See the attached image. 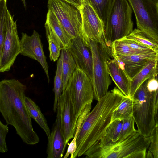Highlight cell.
<instances>
[{
	"label": "cell",
	"mask_w": 158,
	"mask_h": 158,
	"mask_svg": "<svg viewBox=\"0 0 158 158\" xmlns=\"http://www.w3.org/2000/svg\"><path fill=\"white\" fill-rule=\"evenodd\" d=\"M26 89L25 85L15 79L0 81V113L6 124L14 127L23 142L34 145L39 142V138L25 104Z\"/></svg>",
	"instance_id": "1"
},
{
	"label": "cell",
	"mask_w": 158,
	"mask_h": 158,
	"mask_svg": "<svg viewBox=\"0 0 158 158\" xmlns=\"http://www.w3.org/2000/svg\"><path fill=\"white\" fill-rule=\"evenodd\" d=\"M125 96L115 87L98 101L83 121L76 139L77 148L73 158L80 157L104 135L111 123L113 111Z\"/></svg>",
	"instance_id": "2"
},
{
	"label": "cell",
	"mask_w": 158,
	"mask_h": 158,
	"mask_svg": "<svg viewBox=\"0 0 158 158\" xmlns=\"http://www.w3.org/2000/svg\"><path fill=\"white\" fill-rule=\"evenodd\" d=\"M150 144L149 137L138 131L119 141L104 144L97 141L84 153L89 158H145Z\"/></svg>",
	"instance_id": "3"
},
{
	"label": "cell",
	"mask_w": 158,
	"mask_h": 158,
	"mask_svg": "<svg viewBox=\"0 0 158 158\" xmlns=\"http://www.w3.org/2000/svg\"><path fill=\"white\" fill-rule=\"evenodd\" d=\"M147 80L137 89L132 98V116L136 123L137 131L141 135L149 137L156 125L155 112L158 90L150 92L147 89Z\"/></svg>",
	"instance_id": "4"
},
{
	"label": "cell",
	"mask_w": 158,
	"mask_h": 158,
	"mask_svg": "<svg viewBox=\"0 0 158 158\" xmlns=\"http://www.w3.org/2000/svg\"><path fill=\"white\" fill-rule=\"evenodd\" d=\"M132 10L127 0H113L106 18L105 36L107 45L129 35L133 30Z\"/></svg>",
	"instance_id": "5"
},
{
	"label": "cell",
	"mask_w": 158,
	"mask_h": 158,
	"mask_svg": "<svg viewBox=\"0 0 158 158\" xmlns=\"http://www.w3.org/2000/svg\"><path fill=\"white\" fill-rule=\"evenodd\" d=\"M92 58L93 78L92 84L94 98L98 101L108 91L111 83L107 68L108 59L112 58L110 48L100 44L91 41L89 44Z\"/></svg>",
	"instance_id": "6"
},
{
	"label": "cell",
	"mask_w": 158,
	"mask_h": 158,
	"mask_svg": "<svg viewBox=\"0 0 158 158\" xmlns=\"http://www.w3.org/2000/svg\"><path fill=\"white\" fill-rule=\"evenodd\" d=\"M80 2L79 10L82 19L80 36L84 44L89 47V43L94 41L108 47L106 43L103 21L89 0H80Z\"/></svg>",
	"instance_id": "7"
},
{
	"label": "cell",
	"mask_w": 158,
	"mask_h": 158,
	"mask_svg": "<svg viewBox=\"0 0 158 158\" xmlns=\"http://www.w3.org/2000/svg\"><path fill=\"white\" fill-rule=\"evenodd\" d=\"M127 1L134 13L137 28L158 41V0Z\"/></svg>",
	"instance_id": "8"
},
{
	"label": "cell",
	"mask_w": 158,
	"mask_h": 158,
	"mask_svg": "<svg viewBox=\"0 0 158 158\" xmlns=\"http://www.w3.org/2000/svg\"><path fill=\"white\" fill-rule=\"evenodd\" d=\"M48 8L55 15L71 39L80 36L82 19L77 8L64 0H48Z\"/></svg>",
	"instance_id": "9"
},
{
	"label": "cell",
	"mask_w": 158,
	"mask_h": 158,
	"mask_svg": "<svg viewBox=\"0 0 158 158\" xmlns=\"http://www.w3.org/2000/svg\"><path fill=\"white\" fill-rule=\"evenodd\" d=\"M66 87L73 97L77 118L86 105L91 104L94 99L91 81L85 72L77 68L70 77Z\"/></svg>",
	"instance_id": "10"
},
{
	"label": "cell",
	"mask_w": 158,
	"mask_h": 158,
	"mask_svg": "<svg viewBox=\"0 0 158 158\" xmlns=\"http://www.w3.org/2000/svg\"><path fill=\"white\" fill-rule=\"evenodd\" d=\"M14 16L9 12L0 62V72L10 70L17 56L21 52L20 40Z\"/></svg>",
	"instance_id": "11"
},
{
	"label": "cell",
	"mask_w": 158,
	"mask_h": 158,
	"mask_svg": "<svg viewBox=\"0 0 158 158\" xmlns=\"http://www.w3.org/2000/svg\"><path fill=\"white\" fill-rule=\"evenodd\" d=\"M57 107L60 110L63 133L67 145L69 140L74 137L77 119L73 97L67 87L62 92Z\"/></svg>",
	"instance_id": "12"
},
{
	"label": "cell",
	"mask_w": 158,
	"mask_h": 158,
	"mask_svg": "<svg viewBox=\"0 0 158 158\" xmlns=\"http://www.w3.org/2000/svg\"><path fill=\"white\" fill-rule=\"evenodd\" d=\"M20 45V54L38 61L44 70L49 82L48 66L39 33L35 30L31 36L22 33Z\"/></svg>",
	"instance_id": "13"
},
{
	"label": "cell",
	"mask_w": 158,
	"mask_h": 158,
	"mask_svg": "<svg viewBox=\"0 0 158 158\" xmlns=\"http://www.w3.org/2000/svg\"><path fill=\"white\" fill-rule=\"evenodd\" d=\"M72 55L77 68L85 72L91 81L93 78L92 58L90 49L80 37L72 39L66 48Z\"/></svg>",
	"instance_id": "14"
},
{
	"label": "cell",
	"mask_w": 158,
	"mask_h": 158,
	"mask_svg": "<svg viewBox=\"0 0 158 158\" xmlns=\"http://www.w3.org/2000/svg\"><path fill=\"white\" fill-rule=\"evenodd\" d=\"M112 57L131 79L148 64L158 60V52Z\"/></svg>",
	"instance_id": "15"
},
{
	"label": "cell",
	"mask_w": 158,
	"mask_h": 158,
	"mask_svg": "<svg viewBox=\"0 0 158 158\" xmlns=\"http://www.w3.org/2000/svg\"><path fill=\"white\" fill-rule=\"evenodd\" d=\"M56 118L48 138L46 149L48 158H61L66 148L63 133L60 110L57 107Z\"/></svg>",
	"instance_id": "16"
},
{
	"label": "cell",
	"mask_w": 158,
	"mask_h": 158,
	"mask_svg": "<svg viewBox=\"0 0 158 158\" xmlns=\"http://www.w3.org/2000/svg\"><path fill=\"white\" fill-rule=\"evenodd\" d=\"M111 58H109L106 63L108 73L117 88L128 97L131 79L116 60Z\"/></svg>",
	"instance_id": "17"
},
{
	"label": "cell",
	"mask_w": 158,
	"mask_h": 158,
	"mask_svg": "<svg viewBox=\"0 0 158 158\" xmlns=\"http://www.w3.org/2000/svg\"><path fill=\"white\" fill-rule=\"evenodd\" d=\"M45 30L48 31L60 44L62 49L67 48L71 39L55 15L48 10L45 24Z\"/></svg>",
	"instance_id": "18"
},
{
	"label": "cell",
	"mask_w": 158,
	"mask_h": 158,
	"mask_svg": "<svg viewBox=\"0 0 158 158\" xmlns=\"http://www.w3.org/2000/svg\"><path fill=\"white\" fill-rule=\"evenodd\" d=\"M158 60L152 61L146 65L131 79L129 97L132 98L137 89L146 80L157 77Z\"/></svg>",
	"instance_id": "19"
},
{
	"label": "cell",
	"mask_w": 158,
	"mask_h": 158,
	"mask_svg": "<svg viewBox=\"0 0 158 158\" xmlns=\"http://www.w3.org/2000/svg\"><path fill=\"white\" fill-rule=\"evenodd\" d=\"M25 103L30 117L34 119L45 132L48 138L50 134V130L47 120L39 106L31 99L25 96Z\"/></svg>",
	"instance_id": "20"
},
{
	"label": "cell",
	"mask_w": 158,
	"mask_h": 158,
	"mask_svg": "<svg viewBox=\"0 0 158 158\" xmlns=\"http://www.w3.org/2000/svg\"><path fill=\"white\" fill-rule=\"evenodd\" d=\"M61 51L63 55L62 92L65 89L70 77L77 67L72 55L66 48L63 49Z\"/></svg>",
	"instance_id": "21"
},
{
	"label": "cell",
	"mask_w": 158,
	"mask_h": 158,
	"mask_svg": "<svg viewBox=\"0 0 158 158\" xmlns=\"http://www.w3.org/2000/svg\"><path fill=\"white\" fill-rule=\"evenodd\" d=\"M133 105L132 98L125 96L118 106L113 111L111 123L116 120H123L132 117Z\"/></svg>",
	"instance_id": "22"
},
{
	"label": "cell",
	"mask_w": 158,
	"mask_h": 158,
	"mask_svg": "<svg viewBox=\"0 0 158 158\" xmlns=\"http://www.w3.org/2000/svg\"><path fill=\"white\" fill-rule=\"evenodd\" d=\"M91 104L86 105L79 115L76 123V128L73 139L69 144L65 154L63 157L67 158L70 155V158H73L74 153L77 148L76 139L82 123L88 115L90 112Z\"/></svg>",
	"instance_id": "23"
},
{
	"label": "cell",
	"mask_w": 158,
	"mask_h": 158,
	"mask_svg": "<svg viewBox=\"0 0 158 158\" xmlns=\"http://www.w3.org/2000/svg\"><path fill=\"white\" fill-rule=\"evenodd\" d=\"M123 122V120H117L111 123L99 142L104 144L117 142L118 139Z\"/></svg>",
	"instance_id": "24"
},
{
	"label": "cell",
	"mask_w": 158,
	"mask_h": 158,
	"mask_svg": "<svg viewBox=\"0 0 158 158\" xmlns=\"http://www.w3.org/2000/svg\"><path fill=\"white\" fill-rule=\"evenodd\" d=\"M62 53L61 51L59 58L57 62L56 70L54 79L53 90L54 93V98L53 110L55 112L56 111L59 98L62 92Z\"/></svg>",
	"instance_id": "25"
},
{
	"label": "cell",
	"mask_w": 158,
	"mask_h": 158,
	"mask_svg": "<svg viewBox=\"0 0 158 158\" xmlns=\"http://www.w3.org/2000/svg\"><path fill=\"white\" fill-rule=\"evenodd\" d=\"M126 37L158 52V41L137 28L133 30L131 33Z\"/></svg>",
	"instance_id": "26"
},
{
	"label": "cell",
	"mask_w": 158,
	"mask_h": 158,
	"mask_svg": "<svg viewBox=\"0 0 158 158\" xmlns=\"http://www.w3.org/2000/svg\"><path fill=\"white\" fill-rule=\"evenodd\" d=\"M110 49L112 56L148 54L132 48L120 40L114 41L112 44Z\"/></svg>",
	"instance_id": "27"
},
{
	"label": "cell",
	"mask_w": 158,
	"mask_h": 158,
	"mask_svg": "<svg viewBox=\"0 0 158 158\" xmlns=\"http://www.w3.org/2000/svg\"><path fill=\"white\" fill-rule=\"evenodd\" d=\"M46 30L47 39L48 43L49 58L51 60L56 61L58 60L62 48L57 40L48 30Z\"/></svg>",
	"instance_id": "28"
},
{
	"label": "cell",
	"mask_w": 158,
	"mask_h": 158,
	"mask_svg": "<svg viewBox=\"0 0 158 158\" xmlns=\"http://www.w3.org/2000/svg\"><path fill=\"white\" fill-rule=\"evenodd\" d=\"M105 25L106 17L113 0H89Z\"/></svg>",
	"instance_id": "29"
},
{
	"label": "cell",
	"mask_w": 158,
	"mask_h": 158,
	"mask_svg": "<svg viewBox=\"0 0 158 158\" xmlns=\"http://www.w3.org/2000/svg\"><path fill=\"white\" fill-rule=\"evenodd\" d=\"M9 11L5 5L0 4V62Z\"/></svg>",
	"instance_id": "30"
},
{
	"label": "cell",
	"mask_w": 158,
	"mask_h": 158,
	"mask_svg": "<svg viewBox=\"0 0 158 158\" xmlns=\"http://www.w3.org/2000/svg\"><path fill=\"white\" fill-rule=\"evenodd\" d=\"M123 121L122 127L117 142L122 141L137 131L135 127V122L132 116L125 119Z\"/></svg>",
	"instance_id": "31"
},
{
	"label": "cell",
	"mask_w": 158,
	"mask_h": 158,
	"mask_svg": "<svg viewBox=\"0 0 158 158\" xmlns=\"http://www.w3.org/2000/svg\"><path fill=\"white\" fill-rule=\"evenodd\" d=\"M158 124H156L151 132L149 137L150 144L148 148L154 158H158Z\"/></svg>",
	"instance_id": "32"
},
{
	"label": "cell",
	"mask_w": 158,
	"mask_h": 158,
	"mask_svg": "<svg viewBox=\"0 0 158 158\" xmlns=\"http://www.w3.org/2000/svg\"><path fill=\"white\" fill-rule=\"evenodd\" d=\"M124 42L130 47L138 51L143 52L145 53H150L156 52L154 49L148 47L137 43L132 40L129 39L126 36L120 39Z\"/></svg>",
	"instance_id": "33"
},
{
	"label": "cell",
	"mask_w": 158,
	"mask_h": 158,
	"mask_svg": "<svg viewBox=\"0 0 158 158\" xmlns=\"http://www.w3.org/2000/svg\"><path fill=\"white\" fill-rule=\"evenodd\" d=\"M9 131L7 125L3 124L0 120V152H7L8 147L6 142V137Z\"/></svg>",
	"instance_id": "34"
},
{
	"label": "cell",
	"mask_w": 158,
	"mask_h": 158,
	"mask_svg": "<svg viewBox=\"0 0 158 158\" xmlns=\"http://www.w3.org/2000/svg\"><path fill=\"white\" fill-rule=\"evenodd\" d=\"M157 77H152L147 80L146 86L150 92H154L158 90V82Z\"/></svg>",
	"instance_id": "35"
},
{
	"label": "cell",
	"mask_w": 158,
	"mask_h": 158,
	"mask_svg": "<svg viewBox=\"0 0 158 158\" xmlns=\"http://www.w3.org/2000/svg\"><path fill=\"white\" fill-rule=\"evenodd\" d=\"M72 4L77 8L78 9L80 6V0H64Z\"/></svg>",
	"instance_id": "36"
},
{
	"label": "cell",
	"mask_w": 158,
	"mask_h": 158,
	"mask_svg": "<svg viewBox=\"0 0 158 158\" xmlns=\"http://www.w3.org/2000/svg\"><path fill=\"white\" fill-rule=\"evenodd\" d=\"M145 158H153L152 153L149 150L147 152H146Z\"/></svg>",
	"instance_id": "37"
},
{
	"label": "cell",
	"mask_w": 158,
	"mask_h": 158,
	"mask_svg": "<svg viewBox=\"0 0 158 158\" xmlns=\"http://www.w3.org/2000/svg\"><path fill=\"white\" fill-rule=\"evenodd\" d=\"M23 2V5H24L25 8H26V4L25 2V0H21Z\"/></svg>",
	"instance_id": "38"
}]
</instances>
